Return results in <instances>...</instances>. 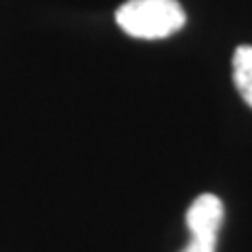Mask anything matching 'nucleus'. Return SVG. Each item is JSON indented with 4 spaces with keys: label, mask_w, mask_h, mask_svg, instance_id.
Listing matches in <instances>:
<instances>
[{
    "label": "nucleus",
    "mask_w": 252,
    "mask_h": 252,
    "mask_svg": "<svg viewBox=\"0 0 252 252\" xmlns=\"http://www.w3.org/2000/svg\"><path fill=\"white\" fill-rule=\"evenodd\" d=\"M185 11L179 0H126L116 11V23L141 40H160L185 26Z\"/></svg>",
    "instance_id": "obj_1"
},
{
    "label": "nucleus",
    "mask_w": 252,
    "mask_h": 252,
    "mask_svg": "<svg viewBox=\"0 0 252 252\" xmlns=\"http://www.w3.org/2000/svg\"><path fill=\"white\" fill-rule=\"evenodd\" d=\"M223 215V202L217 195L202 193L200 198H195L187 210V227L193 238L183 252H215Z\"/></svg>",
    "instance_id": "obj_2"
},
{
    "label": "nucleus",
    "mask_w": 252,
    "mask_h": 252,
    "mask_svg": "<svg viewBox=\"0 0 252 252\" xmlns=\"http://www.w3.org/2000/svg\"><path fill=\"white\" fill-rule=\"evenodd\" d=\"M233 82L242 99L252 107V46L242 44L233 53Z\"/></svg>",
    "instance_id": "obj_3"
}]
</instances>
